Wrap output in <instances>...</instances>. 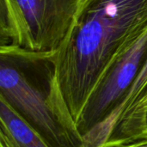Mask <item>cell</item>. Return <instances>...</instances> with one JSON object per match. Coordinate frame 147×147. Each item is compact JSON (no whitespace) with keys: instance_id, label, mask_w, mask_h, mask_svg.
Listing matches in <instances>:
<instances>
[{"instance_id":"cell-1","label":"cell","mask_w":147,"mask_h":147,"mask_svg":"<svg viewBox=\"0 0 147 147\" xmlns=\"http://www.w3.org/2000/svg\"><path fill=\"white\" fill-rule=\"evenodd\" d=\"M147 28V0H84L49 58L75 121L97 84Z\"/></svg>"},{"instance_id":"cell-2","label":"cell","mask_w":147,"mask_h":147,"mask_svg":"<svg viewBox=\"0 0 147 147\" xmlns=\"http://www.w3.org/2000/svg\"><path fill=\"white\" fill-rule=\"evenodd\" d=\"M0 98L50 147H88L53 67L47 73L31 75L1 56Z\"/></svg>"},{"instance_id":"cell-3","label":"cell","mask_w":147,"mask_h":147,"mask_svg":"<svg viewBox=\"0 0 147 147\" xmlns=\"http://www.w3.org/2000/svg\"><path fill=\"white\" fill-rule=\"evenodd\" d=\"M84 0H1V56L47 61Z\"/></svg>"},{"instance_id":"cell-4","label":"cell","mask_w":147,"mask_h":147,"mask_svg":"<svg viewBox=\"0 0 147 147\" xmlns=\"http://www.w3.org/2000/svg\"><path fill=\"white\" fill-rule=\"evenodd\" d=\"M147 57V28L112 65L92 92L76 121L85 138L102 126L119 107Z\"/></svg>"},{"instance_id":"cell-5","label":"cell","mask_w":147,"mask_h":147,"mask_svg":"<svg viewBox=\"0 0 147 147\" xmlns=\"http://www.w3.org/2000/svg\"><path fill=\"white\" fill-rule=\"evenodd\" d=\"M0 147H50L0 98Z\"/></svg>"},{"instance_id":"cell-6","label":"cell","mask_w":147,"mask_h":147,"mask_svg":"<svg viewBox=\"0 0 147 147\" xmlns=\"http://www.w3.org/2000/svg\"><path fill=\"white\" fill-rule=\"evenodd\" d=\"M147 136V97L112 126L101 147H120Z\"/></svg>"},{"instance_id":"cell-7","label":"cell","mask_w":147,"mask_h":147,"mask_svg":"<svg viewBox=\"0 0 147 147\" xmlns=\"http://www.w3.org/2000/svg\"><path fill=\"white\" fill-rule=\"evenodd\" d=\"M120 147H147V136Z\"/></svg>"}]
</instances>
